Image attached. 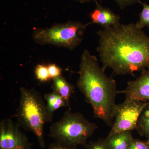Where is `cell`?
<instances>
[{
    "mask_svg": "<svg viewBox=\"0 0 149 149\" xmlns=\"http://www.w3.org/2000/svg\"><path fill=\"white\" fill-rule=\"evenodd\" d=\"M97 50L105 70L116 75L133 74L149 68V37L133 23L100 29Z\"/></svg>",
    "mask_w": 149,
    "mask_h": 149,
    "instance_id": "obj_1",
    "label": "cell"
},
{
    "mask_svg": "<svg viewBox=\"0 0 149 149\" xmlns=\"http://www.w3.org/2000/svg\"><path fill=\"white\" fill-rule=\"evenodd\" d=\"M77 73L79 75L77 88L91 105L94 117L111 127L117 106L116 99L120 93L115 80L107 76L97 58L88 50L83 51L81 55Z\"/></svg>",
    "mask_w": 149,
    "mask_h": 149,
    "instance_id": "obj_2",
    "label": "cell"
},
{
    "mask_svg": "<svg viewBox=\"0 0 149 149\" xmlns=\"http://www.w3.org/2000/svg\"><path fill=\"white\" fill-rule=\"evenodd\" d=\"M16 117L18 125L32 132L41 148L45 147L44 127L46 123L49 122L46 104L35 89L20 88Z\"/></svg>",
    "mask_w": 149,
    "mask_h": 149,
    "instance_id": "obj_3",
    "label": "cell"
},
{
    "mask_svg": "<svg viewBox=\"0 0 149 149\" xmlns=\"http://www.w3.org/2000/svg\"><path fill=\"white\" fill-rule=\"evenodd\" d=\"M97 128L95 123L89 121L81 113L69 110L51 125L49 135L57 143L74 148L86 145Z\"/></svg>",
    "mask_w": 149,
    "mask_h": 149,
    "instance_id": "obj_4",
    "label": "cell"
},
{
    "mask_svg": "<svg viewBox=\"0 0 149 149\" xmlns=\"http://www.w3.org/2000/svg\"><path fill=\"white\" fill-rule=\"evenodd\" d=\"M91 24L92 22L84 24L71 21L55 23L51 27L35 29L32 33V39L40 45H51L73 51L81 44L86 28Z\"/></svg>",
    "mask_w": 149,
    "mask_h": 149,
    "instance_id": "obj_5",
    "label": "cell"
},
{
    "mask_svg": "<svg viewBox=\"0 0 149 149\" xmlns=\"http://www.w3.org/2000/svg\"><path fill=\"white\" fill-rule=\"evenodd\" d=\"M148 101H125L117 104L109 135L136 130L141 112Z\"/></svg>",
    "mask_w": 149,
    "mask_h": 149,
    "instance_id": "obj_6",
    "label": "cell"
},
{
    "mask_svg": "<svg viewBox=\"0 0 149 149\" xmlns=\"http://www.w3.org/2000/svg\"><path fill=\"white\" fill-rule=\"evenodd\" d=\"M19 127L10 118L1 121L0 149H31L32 144Z\"/></svg>",
    "mask_w": 149,
    "mask_h": 149,
    "instance_id": "obj_7",
    "label": "cell"
},
{
    "mask_svg": "<svg viewBox=\"0 0 149 149\" xmlns=\"http://www.w3.org/2000/svg\"><path fill=\"white\" fill-rule=\"evenodd\" d=\"M125 96V101H149V69L141 71V75L127 83L126 88L120 93Z\"/></svg>",
    "mask_w": 149,
    "mask_h": 149,
    "instance_id": "obj_8",
    "label": "cell"
},
{
    "mask_svg": "<svg viewBox=\"0 0 149 149\" xmlns=\"http://www.w3.org/2000/svg\"><path fill=\"white\" fill-rule=\"evenodd\" d=\"M96 7L90 14L92 23L100 25L103 28L115 26L120 23V16L115 14L109 8L96 2Z\"/></svg>",
    "mask_w": 149,
    "mask_h": 149,
    "instance_id": "obj_9",
    "label": "cell"
},
{
    "mask_svg": "<svg viewBox=\"0 0 149 149\" xmlns=\"http://www.w3.org/2000/svg\"><path fill=\"white\" fill-rule=\"evenodd\" d=\"M133 138L131 131L108 135L105 139L108 149H128Z\"/></svg>",
    "mask_w": 149,
    "mask_h": 149,
    "instance_id": "obj_10",
    "label": "cell"
},
{
    "mask_svg": "<svg viewBox=\"0 0 149 149\" xmlns=\"http://www.w3.org/2000/svg\"><path fill=\"white\" fill-rule=\"evenodd\" d=\"M44 98L46 101V110L49 122H52L55 111L63 107H68L63 98L54 91L46 94L44 96Z\"/></svg>",
    "mask_w": 149,
    "mask_h": 149,
    "instance_id": "obj_11",
    "label": "cell"
},
{
    "mask_svg": "<svg viewBox=\"0 0 149 149\" xmlns=\"http://www.w3.org/2000/svg\"><path fill=\"white\" fill-rule=\"evenodd\" d=\"M53 80L52 88L53 91L56 92L63 98L66 101L70 110V98L74 93V86L68 82L62 75L56 77Z\"/></svg>",
    "mask_w": 149,
    "mask_h": 149,
    "instance_id": "obj_12",
    "label": "cell"
},
{
    "mask_svg": "<svg viewBox=\"0 0 149 149\" xmlns=\"http://www.w3.org/2000/svg\"><path fill=\"white\" fill-rule=\"evenodd\" d=\"M136 130L140 135L148 138L149 136V101L141 112Z\"/></svg>",
    "mask_w": 149,
    "mask_h": 149,
    "instance_id": "obj_13",
    "label": "cell"
},
{
    "mask_svg": "<svg viewBox=\"0 0 149 149\" xmlns=\"http://www.w3.org/2000/svg\"><path fill=\"white\" fill-rule=\"evenodd\" d=\"M140 3L142 5L143 8L139 14L140 19L135 24L136 27L141 29L145 27L149 28V5L141 1Z\"/></svg>",
    "mask_w": 149,
    "mask_h": 149,
    "instance_id": "obj_14",
    "label": "cell"
},
{
    "mask_svg": "<svg viewBox=\"0 0 149 149\" xmlns=\"http://www.w3.org/2000/svg\"><path fill=\"white\" fill-rule=\"evenodd\" d=\"M35 74L37 80L40 82H47L51 79L47 65H37L35 68Z\"/></svg>",
    "mask_w": 149,
    "mask_h": 149,
    "instance_id": "obj_15",
    "label": "cell"
},
{
    "mask_svg": "<svg viewBox=\"0 0 149 149\" xmlns=\"http://www.w3.org/2000/svg\"><path fill=\"white\" fill-rule=\"evenodd\" d=\"M85 146L88 149H108L106 144L105 139H99L90 142Z\"/></svg>",
    "mask_w": 149,
    "mask_h": 149,
    "instance_id": "obj_16",
    "label": "cell"
},
{
    "mask_svg": "<svg viewBox=\"0 0 149 149\" xmlns=\"http://www.w3.org/2000/svg\"><path fill=\"white\" fill-rule=\"evenodd\" d=\"M128 149H149V146L146 141L133 139Z\"/></svg>",
    "mask_w": 149,
    "mask_h": 149,
    "instance_id": "obj_17",
    "label": "cell"
},
{
    "mask_svg": "<svg viewBox=\"0 0 149 149\" xmlns=\"http://www.w3.org/2000/svg\"><path fill=\"white\" fill-rule=\"evenodd\" d=\"M47 66L51 79L61 75L62 70L56 65L52 63L48 65Z\"/></svg>",
    "mask_w": 149,
    "mask_h": 149,
    "instance_id": "obj_18",
    "label": "cell"
},
{
    "mask_svg": "<svg viewBox=\"0 0 149 149\" xmlns=\"http://www.w3.org/2000/svg\"><path fill=\"white\" fill-rule=\"evenodd\" d=\"M121 9L123 10L126 7L140 3V0H114Z\"/></svg>",
    "mask_w": 149,
    "mask_h": 149,
    "instance_id": "obj_19",
    "label": "cell"
},
{
    "mask_svg": "<svg viewBox=\"0 0 149 149\" xmlns=\"http://www.w3.org/2000/svg\"><path fill=\"white\" fill-rule=\"evenodd\" d=\"M48 149H75L74 148L68 147L57 143L53 144L49 147Z\"/></svg>",
    "mask_w": 149,
    "mask_h": 149,
    "instance_id": "obj_20",
    "label": "cell"
},
{
    "mask_svg": "<svg viewBox=\"0 0 149 149\" xmlns=\"http://www.w3.org/2000/svg\"><path fill=\"white\" fill-rule=\"evenodd\" d=\"M75 1H78L81 3H85L90 2L91 1H95V2H97L100 0H75Z\"/></svg>",
    "mask_w": 149,
    "mask_h": 149,
    "instance_id": "obj_21",
    "label": "cell"
},
{
    "mask_svg": "<svg viewBox=\"0 0 149 149\" xmlns=\"http://www.w3.org/2000/svg\"><path fill=\"white\" fill-rule=\"evenodd\" d=\"M147 139H147V141H146V142H147V143H148V146H149V136L148 138H147Z\"/></svg>",
    "mask_w": 149,
    "mask_h": 149,
    "instance_id": "obj_22",
    "label": "cell"
}]
</instances>
